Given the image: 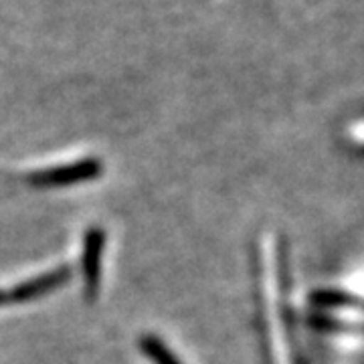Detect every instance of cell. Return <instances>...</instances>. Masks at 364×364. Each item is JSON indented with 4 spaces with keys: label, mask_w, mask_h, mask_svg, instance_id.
<instances>
[{
    "label": "cell",
    "mask_w": 364,
    "mask_h": 364,
    "mask_svg": "<svg viewBox=\"0 0 364 364\" xmlns=\"http://www.w3.org/2000/svg\"><path fill=\"white\" fill-rule=\"evenodd\" d=\"M102 251H104V233L91 231L85 237V253H83V273H85V287L91 294L95 291L100 282V265H102Z\"/></svg>",
    "instance_id": "obj_1"
},
{
    "label": "cell",
    "mask_w": 364,
    "mask_h": 364,
    "mask_svg": "<svg viewBox=\"0 0 364 364\" xmlns=\"http://www.w3.org/2000/svg\"><path fill=\"white\" fill-rule=\"evenodd\" d=\"M142 348L156 364H181L174 358V354L166 350V346L158 338H144Z\"/></svg>",
    "instance_id": "obj_2"
}]
</instances>
